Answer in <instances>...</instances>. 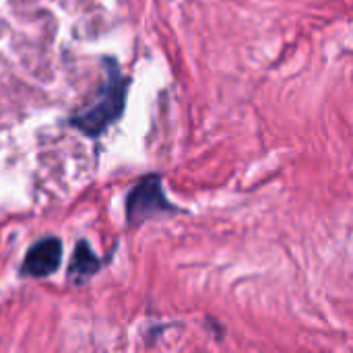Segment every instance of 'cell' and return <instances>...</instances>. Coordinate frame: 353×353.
Returning <instances> with one entry per match:
<instances>
[{"label": "cell", "mask_w": 353, "mask_h": 353, "mask_svg": "<svg viewBox=\"0 0 353 353\" xmlns=\"http://www.w3.org/2000/svg\"><path fill=\"white\" fill-rule=\"evenodd\" d=\"M62 261V242L58 238H46L37 242L25 256L21 273L27 277H48Z\"/></svg>", "instance_id": "3"}, {"label": "cell", "mask_w": 353, "mask_h": 353, "mask_svg": "<svg viewBox=\"0 0 353 353\" xmlns=\"http://www.w3.org/2000/svg\"><path fill=\"white\" fill-rule=\"evenodd\" d=\"M97 269H99V259L91 252L87 242H79L72 254V263H70V277L81 281V279L95 275Z\"/></svg>", "instance_id": "4"}, {"label": "cell", "mask_w": 353, "mask_h": 353, "mask_svg": "<svg viewBox=\"0 0 353 353\" xmlns=\"http://www.w3.org/2000/svg\"><path fill=\"white\" fill-rule=\"evenodd\" d=\"M172 211H174V207L163 196L159 176L143 178L132 188V192L128 194V201H126V217L132 225L145 223L153 217H159V215L172 213Z\"/></svg>", "instance_id": "2"}, {"label": "cell", "mask_w": 353, "mask_h": 353, "mask_svg": "<svg viewBox=\"0 0 353 353\" xmlns=\"http://www.w3.org/2000/svg\"><path fill=\"white\" fill-rule=\"evenodd\" d=\"M110 66H112V70L108 74V81H105L97 101L91 108H87L70 118V124L89 137H99L124 112L128 81L120 74L114 60H110Z\"/></svg>", "instance_id": "1"}]
</instances>
